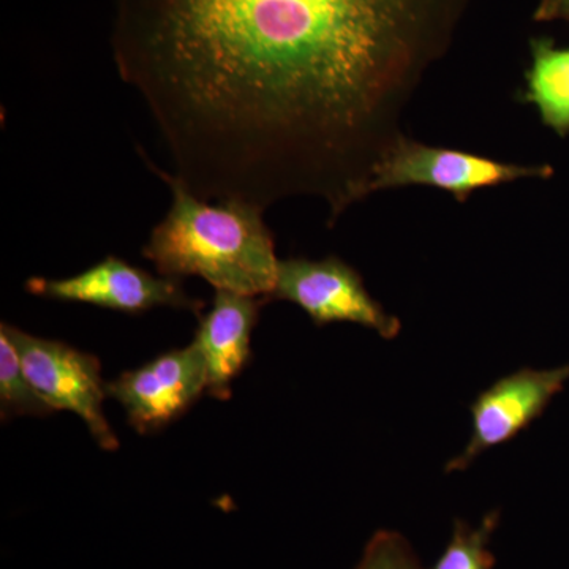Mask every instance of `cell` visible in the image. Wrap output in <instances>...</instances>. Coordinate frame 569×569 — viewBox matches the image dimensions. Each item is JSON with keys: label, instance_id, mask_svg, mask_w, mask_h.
Segmentation results:
<instances>
[{"label": "cell", "instance_id": "obj_1", "mask_svg": "<svg viewBox=\"0 0 569 569\" xmlns=\"http://www.w3.org/2000/svg\"><path fill=\"white\" fill-rule=\"evenodd\" d=\"M112 2V58L174 178L266 208L346 156L452 0Z\"/></svg>", "mask_w": 569, "mask_h": 569}, {"label": "cell", "instance_id": "obj_2", "mask_svg": "<svg viewBox=\"0 0 569 569\" xmlns=\"http://www.w3.org/2000/svg\"><path fill=\"white\" fill-rule=\"evenodd\" d=\"M152 170L173 194L170 212L153 228L142 249L157 272L178 280L201 277L216 290L269 302L280 260L274 236L263 220L264 209L238 200L208 203L173 174L156 167Z\"/></svg>", "mask_w": 569, "mask_h": 569}, {"label": "cell", "instance_id": "obj_3", "mask_svg": "<svg viewBox=\"0 0 569 569\" xmlns=\"http://www.w3.org/2000/svg\"><path fill=\"white\" fill-rule=\"evenodd\" d=\"M549 164H516L498 162L477 153L458 149L433 148L399 138L377 157L365 173L359 174L346 194V208L378 190L425 186L451 193L459 203L477 190L519 179H549Z\"/></svg>", "mask_w": 569, "mask_h": 569}, {"label": "cell", "instance_id": "obj_4", "mask_svg": "<svg viewBox=\"0 0 569 569\" xmlns=\"http://www.w3.org/2000/svg\"><path fill=\"white\" fill-rule=\"evenodd\" d=\"M0 328L17 347L37 392L54 411H73L86 422L100 448L116 451L119 440L103 413L108 392L99 358L58 340L28 335L11 325L2 323Z\"/></svg>", "mask_w": 569, "mask_h": 569}, {"label": "cell", "instance_id": "obj_5", "mask_svg": "<svg viewBox=\"0 0 569 569\" xmlns=\"http://www.w3.org/2000/svg\"><path fill=\"white\" fill-rule=\"evenodd\" d=\"M272 299L301 307L317 326L361 325L387 340L396 339L402 329L399 318L369 295L362 277L339 257L280 260L274 293L269 301Z\"/></svg>", "mask_w": 569, "mask_h": 569}, {"label": "cell", "instance_id": "obj_6", "mask_svg": "<svg viewBox=\"0 0 569 569\" xmlns=\"http://www.w3.org/2000/svg\"><path fill=\"white\" fill-rule=\"evenodd\" d=\"M26 290L41 298L103 307L129 316L156 307L186 309L200 316L204 307L203 301L186 293L181 280L152 276L116 257H107L81 274L67 279L32 277Z\"/></svg>", "mask_w": 569, "mask_h": 569}, {"label": "cell", "instance_id": "obj_7", "mask_svg": "<svg viewBox=\"0 0 569 569\" xmlns=\"http://www.w3.org/2000/svg\"><path fill=\"white\" fill-rule=\"evenodd\" d=\"M107 392L137 432H159L208 392L203 355L194 342L168 351L107 383Z\"/></svg>", "mask_w": 569, "mask_h": 569}, {"label": "cell", "instance_id": "obj_8", "mask_svg": "<svg viewBox=\"0 0 569 569\" xmlns=\"http://www.w3.org/2000/svg\"><path fill=\"white\" fill-rule=\"evenodd\" d=\"M569 381V365L556 369L530 367L500 378L471 403V437L459 456L449 460L445 471L467 470L489 449L508 443L541 417Z\"/></svg>", "mask_w": 569, "mask_h": 569}, {"label": "cell", "instance_id": "obj_9", "mask_svg": "<svg viewBox=\"0 0 569 569\" xmlns=\"http://www.w3.org/2000/svg\"><path fill=\"white\" fill-rule=\"evenodd\" d=\"M264 298L216 290L212 306L200 317L193 342L204 358L208 392L219 400L231 397V385L252 358L250 340Z\"/></svg>", "mask_w": 569, "mask_h": 569}, {"label": "cell", "instance_id": "obj_10", "mask_svg": "<svg viewBox=\"0 0 569 569\" xmlns=\"http://www.w3.org/2000/svg\"><path fill=\"white\" fill-rule=\"evenodd\" d=\"M531 66L527 70L523 100L535 104L542 123L559 137L569 134V48L549 39L530 41Z\"/></svg>", "mask_w": 569, "mask_h": 569}, {"label": "cell", "instance_id": "obj_11", "mask_svg": "<svg viewBox=\"0 0 569 569\" xmlns=\"http://www.w3.org/2000/svg\"><path fill=\"white\" fill-rule=\"evenodd\" d=\"M54 408L33 388L20 353L10 336L0 328V417H50Z\"/></svg>", "mask_w": 569, "mask_h": 569}, {"label": "cell", "instance_id": "obj_12", "mask_svg": "<svg viewBox=\"0 0 569 569\" xmlns=\"http://www.w3.org/2000/svg\"><path fill=\"white\" fill-rule=\"evenodd\" d=\"M500 523V511L493 509L478 527L456 519L451 539L440 559L429 569H492L496 557L490 552V539Z\"/></svg>", "mask_w": 569, "mask_h": 569}, {"label": "cell", "instance_id": "obj_13", "mask_svg": "<svg viewBox=\"0 0 569 569\" xmlns=\"http://www.w3.org/2000/svg\"><path fill=\"white\" fill-rule=\"evenodd\" d=\"M355 569H422L417 553L403 535L380 530L367 542Z\"/></svg>", "mask_w": 569, "mask_h": 569}, {"label": "cell", "instance_id": "obj_14", "mask_svg": "<svg viewBox=\"0 0 569 569\" xmlns=\"http://www.w3.org/2000/svg\"><path fill=\"white\" fill-rule=\"evenodd\" d=\"M535 20L569 22V0H539Z\"/></svg>", "mask_w": 569, "mask_h": 569}]
</instances>
